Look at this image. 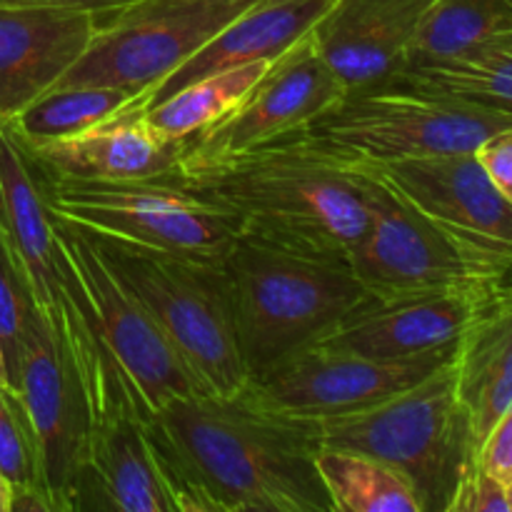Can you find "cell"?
<instances>
[{
    "label": "cell",
    "instance_id": "1",
    "mask_svg": "<svg viewBox=\"0 0 512 512\" xmlns=\"http://www.w3.org/2000/svg\"><path fill=\"white\" fill-rule=\"evenodd\" d=\"M153 433L175 512H335L315 465V420L240 393H195L155 410Z\"/></svg>",
    "mask_w": 512,
    "mask_h": 512
},
{
    "label": "cell",
    "instance_id": "2",
    "mask_svg": "<svg viewBox=\"0 0 512 512\" xmlns=\"http://www.w3.org/2000/svg\"><path fill=\"white\" fill-rule=\"evenodd\" d=\"M163 180L223 208L240 238L348 265L368 228L370 180L313 130L228 155L183 148Z\"/></svg>",
    "mask_w": 512,
    "mask_h": 512
},
{
    "label": "cell",
    "instance_id": "3",
    "mask_svg": "<svg viewBox=\"0 0 512 512\" xmlns=\"http://www.w3.org/2000/svg\"><path fill=\"white\" fill-rule=\"evenodd\" d=\"M65 280L55 330L70 360L88 420L80 508L175 512L153 433V410L100 338L88 308Z\"/></svg>",
    "mask_w": 512,
    "mask_h": 512
},
{
    "label": "cell",
    "instance_id": "4",
    "mask_svg": "<svg viewBox=\"0 0 512 512\" xmlns=\"http://www.w3.org/2000/svg\"><path fill=\"white\" fill-rule=\"evenodd\" d=\"M223 270L248 380L323 340L370 300L345 263L245 238Z\"/></svg>",
    "mask_w": 512,
    "mask_h": 512
},
{
    "label": "cell",
    "instance_id": "5",
    "mask_svg": "<svg viewBox=\"0 0 512 512\" xmlns=\"http://www.w3.org/2000/svg\"><path fill=\"white\" fill-rule=\"evenodd\" d=\"M320 448L370 455L408 478L423 512H448L475 460L470 418L455 393L453 358L393 398L358 413L315 420Z\"/></svg>",
    "mask_w": 512,
    "mask_h": 512
},
{
    "label": "cell",
    "instance_id": "6",
    "mask_svg": "<svg viewBox=\"0 0 512 512\" xmlns=\"http://www.w3.org/2000/svg\"><path fill=\"white\" fill-rule=\"evenodd\" d=\"M38 180L53 220L98 243L223 265L240 240L223 208L170 180Z\"/></svg>",
    "mask_w": 512,
    "mask_h": 512
},
{
    "label": "cell",
    "instance_id": "7",
    "mask_svg": "<svg viewBox=\"0 0 512 512\" xmlns=\"http://www.w3.org/2000/svg\"><path fill=\"white\" fill-rule=\"evenodd\" d=\"M98 245L153 315L200 393L238 395L248 385V368L240 353L223 265Z\"/></svg>",
    "mask_w": 512,
    "mask_h": 512
},
{
    "label": "cell",
    "instance_id": "8",
    "mask_svg": "<svg viewBox=\"0 0 512 512\" xmlns=\"http://www.w3.org/2000/svg\"><path fill=\"white\" fill-rule=\"evenodd\" d=\"M355 163L370 180L368 228L355 245L348 268L370 298L390 300L510 283L512 258L443 228L375 178L358 158Z\"/></svg>",
    "mask_w": 512,
    "mask_h": 512
},
{
    "label": "cell",
    "instance_id": "9",
    "mask_svg": "<svg viewBox=\"0 0 512 512\" xmlns=\"http://www.w3.org/2000/svg\"><path fill=\"white\" fill-rule=\"evenodd\" d=\"M258 0H130L103 13L88 50L58 85L150 90Z\"/></svg>",
    "mask_w": 512,
    "mask_h": 512
},
{
    "label": "cell",
    "instance_id": "10",
    "mask_svg": "<svg viewBox=\"0 0 512 512\" xmlns=\"http://www.w3.org/2000/svg\"><path fill=\"white\" fill-rule=\"evenodd\" d=\"M512 128V115L425 93L400 83L355 90L313 133L373 163L475 153L490 135Z\"/></svg>",
    "mask_w": 512,
    "mask_h": 512
},
{
    "label": "cell",
    "instance_id": "11",
    "mask_svg": "<svg viewBox=\"0 0 512 512\" xmlns=\"http://www.w3.org/2000/svg\"><path fill=\"white\" fill-rule=\"evenodd\" d=\"M55 248L60 270L88 308L103 343L133 380L150 410L155 413L170 400L200 393L180 355L168 343L153 315L115 273L103 248L88 235L60 225L58 220Z\"/></svg>",
    "mask_w": 512,
    "mask_h": 512
},
{
    "label": "cell",
    "instance_id": "12",
    "mask_svg": "<svg viewBox=\"0 0 512 512\" xmlns=\"http://www.w3.org/2000/svg\"><path fill=\"white\" fill-rule=\"evenodd\" d=\"M455 345L398 360L310 345L250 378L240 395L270 413L298 420L358 413L428 378L453 358Z\"/></svg>",
    "mask_w": 512,
    "mask_h": 512
},
{
    "label": "cell",
    "instance_id": "13",
    "mask_svg": "<svg viewBox=\"0 0 512 512\" xmlns=\"http://www.w3.org/2000/svg\"><path fill=\"white\" fill-rule=\"evenodd\" d=\"M13 390L23 405L40 483L53 510H80L88 420L78 378L43 315H38L20 350Z\"/></svg>",
    "mask_w": 512,
    "mask_h": 512
},
{
    "label": "cell",
    "instance_id": "14",
    "mask_svg": "<svg viewBox=\"0 0 512 512\" xmlns=\"http://www.w3.org/2000/svg\"><path fill=\"white\" fill-rule=\"evenodd\" d=\"M348 95V85L323 58L310 30L270 63L268 73L223 120L188 140L185 150L228 155L305 133Z\"/></svg>",
    "mask_w": 512,
    "mask_h": 512
},
{
    "label": "cell",
    "instance_id": "15",
    "mask_svg": "<svg viewBox=\"0 0 512 512\" xmlns=\"http://www.w3.org/2000/svg\"><path fill=\"white\" fill-rule=\"evenodd\" d=\"M370 173L443 228L512 258V205L500 195L475 153L428 155L373 163Z\"/></svg>",
    "mask_w": 512,
    "mask_h": 512
},
{
    "label": "cell",
    "instance_id": "16",
    "mask_svg": "<svg viewBox=\"0 0 512 512\" xmlns=\"http://www.w3.org/2000/svg\"><path fill=\"white\" fill-rule=\"evenodd\" d=\"M495 288L440 290L390 300L370 298L315 345L383 360L453 348Z\"/></svg>",
    "mask_w": 512,
    "mask_h": 512
},
{
    "label": "cell",
    "instance_id": "17",
    "mask_svg": "<svg viewBox=\"0 0 512 512\" xmlns=\"http://www.w3.org/2000/svg\"><path fill=\"white\" fill-rule=\"evenodd\" d=\"M103 15L80 8L0 5V123L63 80Z\"/></svg>",
    "mask_w": 512,
    "mask_h": 512
},
{
    "label": "cell",
    "instance_id": "18",
    "mask_svg": "<svg viewBox=\"0 0 512 512\" xmlns=\"http://www.w3.org/2000/svg\"><path fill=\"white\" fill-rule=\"evenodd\" d=\"M435 0H335L313 28L318 48L350 93L383 85L408 60Z\"/></svg>",
    "mask_w": 512,
    "mask_h": 512
},
{
    "label": "cell",
    "instance_id": "19",
    "mask_svg": "<svg viewBox=\"0 0 512 512\" xmlns=\"http://www.w3.org/2000/svg\"><path fill=\"white\" fill-rule=\"evenodd\" d=\"M185 140H168L150 128L143 108L120 113L95 128L55 143L33 145L28 153L35 173L45 178L100 180H160L173 170Z\"/></svg>",
    "mask_w": 512,
    "mask_h": 512
},
{
    "label": "cell",
    "instance_id": "20",
    "mask_svg": "<svg viewBox=\"0 0 512 512\" xmlns=\"http://www.w3.org/2000/svg\"><path fill=\"white\" fill-rule=\"evenodd\" d=\"M0 235L33 293L35 308L50 320L65 295L55 220L33 163L5 123H0Z\"/></svg>",
    "mask_w": 512,
    "mask_h": 512
},
{
    "label": "cell",
    "instance_id": "21",
    "mask_svg": "<svg viewBox=\"0 0 512 512\" xmlns=\"http://www.w3.org/2000/svg\"><path fill=\"white\" fill-rule=\"evenodd\" d=\"M333 5L335 0H258L150 90L148 105L203 75L255 60H275L310 33Z\"/></svg>",
    "mask_w": 512,
    "mask_h": 512
},
{
    "label": "cell",
    "instance_id": "22",
    "mask_svg": "<svg viewBox=\"0 0 512 512\" xmlns=\"http://www.w3.org/2000/svg\"><path fill=\"white\" fill-rule=\"evenodd\" d=\"M455 393L470 418L475 443L512 408V280L498 285L453 353Z\"/></svg>",
    "mask_w": 512,
    "mask_h": 512
},
{
    "label": "cell",
    "instance_id": "23",
    "mask_svg": "<svg viewBox=\"0 0 512 512\" xmlns=\"http://www.w3.org/2000/svg\"><path fill=\"white\" fill-rule=\"evenodd\" d=\"M388 83L512 115V33L495 35L450 58L403 65Z\"/></svg>",
    "mask_w": 512,
    "mask_h": 512
},
{
    "label": "cell",
    "instance_id": "24",
    "mask_svg": "<svg viewBox=\"0 0 512 512\" xmlns=\"http://www.w3.org/2000/svg\"><path fill=\"white\" fill-rule=\"evenodd\" d=\"M133 108L145 110V98L133 90L113 85H55L5 125L20 145L33 148L78 135Z\"/></svg>",
    "mask_w": 512,
    "mask_h": 512
},
{
    "label": "cell",
    "instance_id": "25",
    "mask_svg": "<svg viewBox=\"0 0 512 512\" xmlns=\"http://www.w3.org/2000/svg\"><path fill=\"white\" fill-rule=\"evenodd\" d=\"M273 60H255V63L223 68L218 73L203 75L193 83L183 85L175 93L155 100L143 110L145 120L155 133L168 140H193L210 125L223 120L260 78L268 73Z\"/></svg>",
    "mask_w": 512,
    "mask_h": 512
},
{
    "label": "cell",
    "instance_id": "26",
    "mask_svg": "<svg viewBox=\"0 0 512 512\" xmlns=\"http://www.w3.org/2000/svg\"><path fill=\"white\" fill-rule=\"evenodd\" d=\"M315 465L335 512H423L408 478L370 455L320 448Z\"/></svg>",
    "mask_w": 512,
    "mask_h": 512
},
{
    "label": "cell",
    "instance_id": "27",
    "mask_svg": "<svg viewBox=\"0 0 512 512\" xmlns=\"http://www.w3.org/2000/svg\"><path fill=\"white\" fill-rule=\"evenodd\" d=\"M505 33H512V0H435L415 30L405 65L450 58Z\"/></svg>",
    "mask_w": 512,
    "mask_h": 512
},
{
    "label": "cell",
    "instance_id": "28",
    "mask_svg": "<svg viewBox=\"0 0 512 512\" xmlns=\"http://www.w3.org/2000/svg\"><path fill=\"white\" fill-rule=\"evenodd\" d=\"M38 315L33 293L0 235V343H3L5 365H8L10 388H13L15 370H18L20 350H23Z\"/></svg>",
    "mask_w": 512,
    "mask_h": 512
},
{
    "label": "cell",
    "instance_id": "29",
    "mask_svg": "<svg viewBox=\"0 0 512 512\" xmlns=\"http://www.w3.org/2000/svg\"><path fill=\"white\" fill-rule=\"evenodd\" d=\"M0 473L15 490L40 488L38 455L15 390L0 385ZM48 495V493H45Z\"/></svg>",
    "mask_w": 512,
    "mask_h": 512
},
{
    "label": "cell",
    "instance_id": "30",
    "mask_svg": "<svg viewBox=\"0 0 512 512\" xmlns=\"http://www.w3.org/2000/svg\"><path fill=\"white\" fill-rule=\"evenodd\" d=\"M448 512H510L505 485L485 473L475 458L460 478Z\"/></svg>",
    "mask_w": 512,
    "mask_h": 512
},
{
    "label": "cell",
    "instance_id": "31",
    "mask_svg": "<svg viewBox=\"0 0 512 512\" xmlns=\"http://www.w3.org/2000/svg\"><path fill=\"white\" fill-rule=\"evenodd\" d=\"M478 465L503 485L512 483V408L495 420L478 445Z\"/></svg>",
    "mask_w": 512,
    "mask_h": 512
},
{
    "label": "cell",
    "instance_id": "32",
    "mask_svg": "<svg viewBox=\"0 0 512 512\" xmlns=\"http://www.w3.org/2000/svg\"><path fill=\"white\" fill-rule=\"evenodd\" d=\"M475 155L500 195L512 205V128L490 135Z\"/></svg>",
    "mask_w": 512,
    "mask_h": 512
},
{
    "label": "cell",
    "instance_id": "33",
    "mask_svg": "<svg viewBox=\"0 0 512 512\" xmlns=\"http://www.w3.org/2000/svg\"><path fill=\"white\" fill-rule=\"evenodd\" d=\"M130 0H0V5H43V8H80L93 13H110Z\"/></svg>",
    "mask_w": 512,
    "mask_h": 512
},
{
    "label": "cell",
    "instance_id": "34",
    "mask_svg": "<svg viewBox=\"0 0 512 512\" xmlns=\"http://www.w3.org/2000/svg\"><path fill=\"white\" fill-rule=\"evenodd\" d=\"M10 503H13V488L5 480V475L0 473V512H10Z\"/></svg>",
    "mask_w": 512,
    "mask_h": 512
},
{
    "label": "cell",
    "instance_id": "35",
    "mask_svg": "<svg viewBox=\"0 0 512 512\" xmlns=\"http://www.w3.org/2000/svg\"><path fill=\"white\" fill-rule=\"evenodd\" d=\"M0 385H3V388H10V375H8V365H5L3 343H0ZM10 390H13V388H10Z\"/></svg>",
    "mask_w": 512,
    "mask_h": 512
},
{
    "label": "cell",
    "instance_id": "36",
    "mask_svg": "<svg viewBox=\"0 0 512 512\" xmlns=\"http://www.w3.org/2000/svg\"><path fill=\"white\" fill-rule=\"evenodd\" d=\"M505 495H508V505H510V512H512V483L505 485Z\"/></svg>",
    "mask_w": 512,
    "mask_h": 512
}]
</instances>
